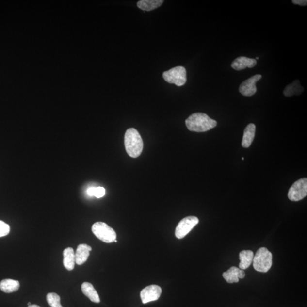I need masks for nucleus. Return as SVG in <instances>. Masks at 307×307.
Instances as JSON below:
<instances>
[{"label":"nucleus","mask_w":307,"mask_h":307,"mask_svg":"<svg viewBox=\"0 0 307 307\" xmlns=\"http://www.w3.org/2000/svg\"><path fill=\"white\" fill-rule=\"evenodd\" d=\"M163 0H141L137 2V6L144 11H151L159 8L163 4Z\"/></svg>","instance_id":"nucleus-17"},{"label":"nucleus","mask_w":307,"mask_h":307,"mask_svg":"<svg viewBox=\"0 0 307 307\" xmlns=\"http://www.w3.org/2000/svg\"><path fill=\"white\" fill-rule=\"evenodd\" d=\"M304 90H305L300 85V81L296 80L292 84L287 85L283 91V94L285 97H290L294 95L301 94Z\"/></svg>","instance_id":"nucleus-19"},{"label":"nucleus","mask_w":307,"mask_h":307,"mask_svg":"<svg viewBox=\"0 0 307 307\" xmlns=\"http://www.w3.org/2000/svg\"><path fill=\"white\" fill-rule=\"evenodd\" d=\"M87 193L90 196H94L97 198H101L105 195V190L104 188L101 187H92L88 190Z\"/></svg>","instance_id":"nucleus-21"},{"label":"nucleus","mask_w":307,"mask_h":307,"mask_svg":"<svg viewBox=\"0 0 307 307\" xmlns=\"http://www.w3.org/2000/svg\"><path fill=\"white\" fill-rule=\"evenodd\" d=\"M293 4H298L300 6H306L307 5V1L306 0H292Z\"/></svg>","instance_id":"nucleus-23"},{"label":"nucleus","mask_w":307,"mask_h":307,"mask_svg":"<svg viewBox=\"0 0 307 307\" xmlns=\"http://www.w3.org/2000/svg\"><path fill=\"white\" fill-rule=\"evenodd\" d=\"M223 276L226 281L229 283H238L239 279H243L245 276L244 270L233 266L223 274Z\"/></svg>","instance_id":"nucleus-10"},{"label":"nucleus","mask_w":307,"mask_h":307,"mask_svg":"<svg viewBox=\"0 0 307 307\" xmlns=\"http://www.w3.org/2000/svg\"><path fill=\"white\" fill-rule=\"evenodd\" d=\"M92 232L99 240L105 243H112L116 240L117 234L114 230L103 222H97L92 227Z\"/></svg>","instance_id":"nucleus-4"},{"label":"nucleus","mask_w":307,"mask_h":307,"mask_svg":"<svg viewBox=\"0 0 307 307\" xmlns=\"http://www.w3.org/2000/svg\"><path fill=\"white\" fill-rule=\"evenodd\" d=\"M242 160H244V158H242Z\"/></svg>","instance_id":"nucleus-28"},{"label":"nucleus","mask_w":307,"mask_h":307,"mask_svg":"<svg viewBox=\"0 0 307 307\" xmlns=\"http://www.w3.org/2000/svg\"><path fill=\"white\" fill-rule=\"evenodd\" d=\"M256 125L253 124H250L244 130L243 135L242 146L244 148H249L252 145L255 137Z\"/></svg>","instance_id":"nucleus-13"},{"label":"nucleus","mask_w":307,"mask_h":307,"mask_svg":"<svg viewBox=\"0 0 307 307\" xmlns=\"http://www.w3.org/2000/svg\"><path fill=\"white\" fill-rule=\"evenodd\" d=\"M81 290L82 293L88 297L92 302L99 303L100 302V298L98 293L94 288L93 285L91 283L88 282H84L82 284Z\"/></svg>","instance_id":"nucleus-14"},{"label":"nucleus","mask_w":307,"mask_h":307,"mask_svg":"<svg viewBox=\"0 0 307 307\" xmlns=\"http://www.w3.org/2000/svg\"><path fill=\"white\" fill-rule=\"evenodd\" d=\"M253 267L257 272L267 273L272 267L273 256L266 247H260L253 258Z\"/></svg>","instance_id":"nucleus-3"},{"label":"nucleus","mask_w":307,"mask_h":307,"mask_svg":"<svg viewBox=\"0 0 307 307\" xmlns=\"http://www.w3.org/2000/svg\"><path fill=\"white\" fill-rule=\"evenodd\" d=\"M307 195V179L302 178L295 181L288 193L289 199L292 201H298Z\"/></svg>","instance_id":"nucleus-6"},{"label":"nucleus","mask_w":307,"mask_h":307,"mask_svg":"<svg viewBox=\"0 0 307 307\" xmlns=\"http://www.w3.org/2000/svg\"><path fill=\"white\" fill-rule=\"evenodd\" d=\"M162 289L159 286L150 285L145 287L142 290L140 296L142 302L146 304L151 302L156 301L160 298Z\"/></svg>","instance_id":"nucleus-9"},{"label":"nucleus","mask_w":307,"mask_h":307,"mask_svg":"<svg viewBox=\"0 0 307 307\" xmlns=\"http://www.w3.org/2000/svg\"><path fill=\"white\" fill-rule=\"evenodd\" d=\"M64 265L66 269L71 271L75 265V254L73 249L68 247L64 251Z\"/></svg>","instance_id":"nucleus-15"},{"label":"nucleus","mask_w":307,"mask_h":307,"mask_svg":"<svg viewBox=\"0 0 307 307\" xmlns=\"http://www.w3.org/2000/svg\"><path fill=\"white\" fill-rule=\"evenodd\" d=\"M199 222L195 216H188L181 220L176 229V236L178 239H183Z\"/></svg>","instance_id":"nucleus-7"},{"label":"nucleus","mask_w":307,"mask_h":307,"mask_svg":"<svg viewBox=\"0 0 307 307\" xmlns=\"http://www.w3.org/2000/svg\"><path fill=\"white\" fill-rule=\"evenodd\" d=\"M217 122L203 113H194L186 120L188 129L191 131L205 132L217 126Z\"/></svg>","instance_id":"nucleus-1"},{"label":"nucleus","mask_w":307,"mask_h":307,"mask_svg":"<svg viewBox=\"0 0 307 307\" xmlns=\"http://www.w3.org/2000/svg\"><path fill=\"white\" fill-rule=\"evenodd\" d=\"M125 149L131 158L139 157L143 152L144 143L139 132L134 128L129 129L124 137Z\"/></svg>","instance_id":"nucleus-2"},{"label":"nucleus","mask_w":307,"mask_h":307,"mask_svg":"<svg viewBox=\"0 0 307 307\" xmlns=\"http://www.w3.org/2000/svg\"><path fill=\"white\" fill-rule=\"evenodd\" d=\"M48 305L51 307H63L61 304V298L57 293H49L46 296Z\"/></svg>","instance_id":"nucleus-20"},{"label":"nucleus","mask_w":307,"mask_h":307,"mask_svg":"<svg viewBox=\"0 0 307 307\" xmlns=\"http://www.w3.org/2000/svg\"><path fill=\"white\" fill-rule=\"evenodd\" d=\"M256 59H257V60H258V59H259V58L257 57Z\"/></svg>","instance_id":"nucleus-27"},{"label":"nucleus","mask_w":307,"mask_h":307,"mask_svg":"<svg viewBox=\"0 0 307 307\" xmlns=\"http://www.w3.org/2000/svg\"><path fill=\"white\" fill-rule=\"evenodd\" d=\"M10 232V226L4 221H0V237L7 236Z\"/></svg>","instance_id":"nucleus-22"},{"label":"nucleus","mask_w":307,"mask_h":307,"mask_svg":"<svg viewBox=\"0 0 307 307\" xmlns=\"http://www.w3.org/2000/svg\"><path fill=\"white\" fill-rule=\"evenodd\" d=\"M257 65L255 59L249 58L245 57H240L234 60L232 64V67L234 70L241 71L247 67L253 68Z\"/></svg>","instance_id":"nucleus-11"},{"label":"nucleus","mask_w":307,"mask_h":307,"mask_svg":"<svg viewBox=\"0 0 307 307\" xmlns=\"http://www.w3.org/2000/svg\"><path fill=\"white\" fill-rule=\"evenodd\" d=\"M28 306H31L32 305V303L31 302H29L28 303Z\"/></svg>","instance_id":"nucleus-25"},{"label":"nucleus","mask_w":307,"mask_h":307,"mask_svg":"<svg viewBox=\"0 0 307 307\" xmlns=\"http://www.w3.org/2000/svg\"><path fill=\"white\" fill-rule=\"evenodd\" d=\"M262 75L257 74L253 77L247 79L241 84L239 91L241 94L245 97H250L256 93L257 87L256 83L257 81L260 80Z\"/></svg>","instance_id":"nucleus-8"},{"label":"nucleus","mask_w":307,"mask_h":307,"mask_svg":"<svg viewBox=\"0 0 307 307\" xmlns=\"http://www.w3.org/2000/svg\"><path fill=\"white\" fill-rule=\"evenodd\" d=\"M92 247L86 244H81L78 246L75 253V263L78 265H82L87 261Z\"/></svg>","instance_id":"nucleus-12"},{"label":"nucleus","mask_w":307,"mask_h":307,"mask_svg":"<svg viewBox=\"0 0 307 307\" xmlns=\"http://www.w3.org/2000/svg\"><path fill=\"white\" fill-rule=\"evenodd\" d=\"M28 307H39V306L36 305H32L31 306H28Z\"/></svg>","instance_id":"nucleus-24"},{"label":"nucleus","mask_w":307,"mask_h":307,"mask_svg":"<svg viewBox=\"0 0 307 307\" xmlns=\"http://www.w3.org/2000/svg\"><path fill=\"white\" fill-rule=\"evenodd\" d=\"M164 81L170 84H174L178 87L183 86L187 82V72L182 66L170 69L163 73Z\"/></svg>","instance_id":"nucleus-5"},{"label":"nucleus","mask_w":307,"mask_h":307,"mask_svg":"<svg viewBox=\"0 0 307 307\" xmlns=\"http://www.w3.org/2000/svg\"><path fill=\"white\" fill-rule=\"evenodd\" d=\"M114 242H117V241L116 240H114Z\"/></svg>","instance_id":"nucleus-26"},{"label":"nucleus","mask_w":307,"mask_h":307,"mask_svg":"<svg viewBox=\"0 0 307 307\" xmlns=\"http://www.w3.org/2000/svg\"><path fill=\"white\" fill-rule=\"evenodd\" d=\"M20 287L18 280L11 279L2 280L0 282V290L5 293H12L17 291Z\"/></svg>","instance_id":"nucleus-16"},{"label":"nucleus","mask_w":307,"mask_h":307,"mask_svg":"<svg viewBox=\"0 0 307 307\" xmlns=\"http://www.w3.org/2000/svg\"><path fill=\"white\" fill-rule=\"evenodd\" d=\"M240 263L239 264L240 269L245 270L252 263L254 253L251 250H243L240 253Z\"/></svg>","instance_id":"nucleus-18"}]
</instances>
